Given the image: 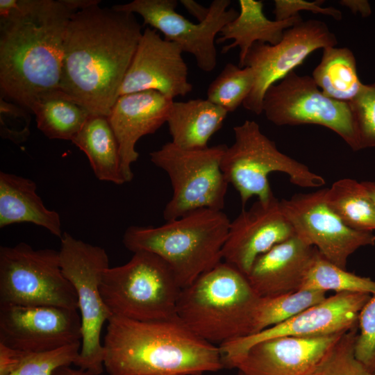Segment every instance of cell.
Returning <instances> with one entry per match:
<instances>
[{"label": "cell", "mask_w": 375, "mask_h": 375, "mask_svg": "<svg viewBox=\"0 0 375 375\" xmlns=\"http://www.w3.org/2000/svg\"><path fill=\"white\" fill-rule=\"evenodd\" d=\"M180 47L162 38L151 27L143 31L119 96L147 90L157 91L174 99L185 96L193 87Z\"/></svg>", "instance_id": "17"}, {"label": "cell", "mask_w": 375, "mask_h": 375, "mask_svg": "<svg viewBox=\"0 0 375 375\" xmlns=\"http://www.w3.org/2000/svg\"><path fill=\"white\" fill-rule=\"evenodd\" d=\"M238 375H243L242 373L239 372Z\"/></svg>", "instance_id": "45"}, {"label": "cell", "mask_w": 375, "mask_h": 375, "mask_svg": "<svg viewBox=\"0 0 375 375\" xmlns=\"http://www.w3.org/2000/svg\"><path fill=\"white\" fill-rule=\"evenodd\" d=\"M337 44L327 24L317 19L302 20L286 29L276 44L254 43L244 63L254 74L253 86L242 103L244 108L257 115L262 114L264 96L270 86L294 71L314 51Z\"/></svg>", "instance_id": "13"}, {"label": "cell", "mask_w": 375, "mask_h": 375, "mask_svg": "<svg viewBox=\"0 0 375 375\" xmlns=\"http://www.w3.org/2000/svg\"><path fill=\"white\" fill-rule=\"evenodd\" d=\"M331 209L349 228L364 232L375 230V203L362 182L342 178L326 188Z\"/></svg>", "instance_id": "28"}, {"label": "cell", "mask_w": 375, "mask_h": 375, "mask_svg": "<svg viewBox=\"0 0 375 375\" xmlns=\"http://www.w3.org/2000/svg\"><path fill=\"white\" fill-rule=\"evenodd\" d=\"M81 342L60 348L26 352L19 367L11 375H54L60 367L74 364L80 352Z\"/></svg>", "instance_id": "33"}, {"label": "cell", "mask_w": 375, "mask_h": 375, "mask_svg": "<svg viewBox=\"0 0 375 375\" xmlns=\"http://www.w3.org/2000/svg\"><path fill=\"white\" fill-rule=\"evenodd\" d=\"M326 191L323 188L283 199L281 209L297 238L316 248L331 262L346 269L351 255L375 244V235L347 226L328 206Z\"/></svg>", "instance_id": "14"}, {"label": "cell", "mask_w": 375, "mask_h": 375, "mask_svg": "<svg viewBox=\"0 0 375 375\" xmlns=\"http://www.w3.org/2000/svg\"><path fill=\"white\" fill-rule=\"evenodd\" d=\"M324 1H307L303 0H275L274 14L275 20L283 21L299 15L300 11H310L330 16L336 20L342 19L340 10L333 8L322 6Z\"/></svg>", "instance_id": "37"}, {"label": "cell", "mask_w": 375, "mask_h": 375, "mask_svg": "<svg viewBox=\"0 0 375 375\" xmlns=\"http://www.w3.org/2000/svg\"><path fill=\"white\" fill-rule=\"evenodd\" d=\"M54 375H93L88 372L82 369H74L69 366L62 367L59 368Z\"/></svg>", "instance_id": "43"}, {"label": "cell", "mask_w": 375, "mask_h": 375, "mask_svg": "<svg viewBox=\"0 0 375 375\" xmlns=\"http://www.w3.org/2000/svg\"><path fill=\"white\" fill-rule=\"evenodd\" d=\"M233 131L235 141L227 146L221 169L228 184L238 192L242 206L253 197L266 201L274 196L268 179L272 172L287 174L292 184L301 188L325 185L322 176L280 151L255 121L245 120Z\"/></svg>", "instance_id": "7"}, {"label": "cell", "mask_w": 375, "mask_h": 375, "mask_svg": "<svg viewBox=\"0 0 375 375\" xmlns=\"http://www.w3.org/2000/svg\"><path fill=\"white\" fill-rule=\"evenodd\" d=\"M173 101L157 91L147 90L119 96L111 108L107 117L118 142L126 183L133 178L131 165L139 157L138 141L167 122Z\"/></svg>", "instance_id": "20"}, {"label": "cell", "mask_w": 375, "mask_h": 375, "mask_svg": "<svg viewBox=\"0 0 375 375\" xmlns=\"http://www.w3.org/2000/svg\"><path fill=\"white\" fill-rule=\"evenodd\" d=\"M62 2L72 12H76L85 10L89 7L99 5L101 1L99 0H61Z\"/></svg>", "instance_id": "41"}, {"label": "cell", "mask_w": 375, "mask_h": 375, "mask_svg": "<svg viewBox=\"0 0 375 375\" xmlns=\"http://www.w3.org/2000/svg\"><path fill=\"white\" fill-rule=\"evenodd\" d=\"M294 235L280 200L274 195L266 201L258 200L231 221L223 260L247 276L260 256Z\"/></svg>", "instance_id": "18"}, {"label": "cell", "mask_w": 375, "mask_h": 375, "mask_svg": "<svg viewBox=\"0 0 375 375\" xmlns=\"http://www.w3.org/2000/svg\"><path fill=\"white\" fill-rule=\"evenodd\" d=\"M358 326L345 332L307 375H374L355 356Z\"/></svg>", "instance_id": "32"}, {"label": "cell", "mask_w": 375, "mask_h": 375, "mask_svg": "<svg viewBox=\"0 0 375 375\" xmlns=\"http://www.w3.org/2000/svg\"><path fill=\"white\" fill-rule=\"evenodd\" d=\"M363 185L365 187L368 194L375 203V182L374 181H362Z\"/></svg>", "instance_id": "44"}, {"label": "cell", "mask_w": 375, "mask_h": 375, "mask_svg": "<svg viewBox=\"0 0 375 375\" xmlns=\"http://www.w3.org/2000/svg\"><path fill=\"white\" fill-rule=\"evenodd\" d=\"M262 112L276 126L316 124L334 131L353 151H358L351 110L348 103L326 96L312 76L290 72L270 86Z\"/></svg>", "instance_id": "11"}, {"label": "cell", "mask_w": 375, "mask_h": 375, "mask_svg": "<svg viewBox=\"0 0 375 375\" xmlns=\"http://www.w3.org/2000/svg\"><path fill=\"white\" fill-rule=\"evenodd\" d=\"M238 4V15L223 27L216 43L233 40L224 46L222 52L226 53L238 47L240 67H244L245 58L254 43L276 44L282 40L286 29L303 20L299 15L283 21L270 20L263 12L262 1L240 0Z\"/></svg>", "instance_id": "23"}, {"label": "cell", "mask_w": 375, "mask_h": 375, "mask_svg": "<svg viewBox=\"0 0 375 375\" xmlns=\"http://www.w3.org/2000/svg\"><path fill=\"white\" fill-rule=\"evenodd\" d=\"M359 150L375 147V82L365 84L350 103Z\"/></svg>", "instance_id": "34"}, {"label": "cell", "mask_w": 375, "mask_h": 375, "mask_svg": "<svg viewBox=\"0 0 375 375\" xmlns=\"http://www.w3.org/2000/svg\"><path fill=\"white\" fill-rule=\"evenodd\" d=\"M26 353L0 343V375H11L14 373Z\"/></svg>", "instance_id": "38"}, {"label": "cell", "mask_w": 375, "mask_h": 375, "mask_svg": "<svg viewBox=\"0 0 375 375\" xmlns=\"http://www.w3.org/2000/svg\"><path fill=\"white\" fill-rule=\"evenodd\" d=\"M228 112L207 99L173 101L167 121L172 142L185 149L208 147Z\"/></svg>", "instance_id": "24"}, {"label": "cell", "mask_w": 375, "mask_h": 375, "mask_svg": "<svg viewBox=\"0 0 375 375\" xmlns=\"http://www.w3.org/2000/svg\"><path fill=\"white\" fill-rule=\"evenodd\" d=\"M181 290L168 265L144 251L133 253L126 264L109 267L100 286L112 315L144 322L176 316Z\"/></svg>", "instance_id": "6"}, {"label": "cell", "mask_w": 375, "mask_h": 375, "mask_svg": "<svg viewBox=\"0 0 375 375\" xmlns=\"http://www.w3.org/2000/svg\"><path fill=\"white\" fill-rule=\"evenodd\" d=\"M55 306L78 310L64 275L59 251L34 249L25 242L0 247V305Z\"/></svg>", "instance_id": "10"}, {"label": "cell", "mask_w": 375, "mask_h": 375, "mask_svg": "<svg viewBox=\"0 0 375 375\" xmlns=\"http://www.w3.org/2000/svg\"><path fill=\"white\" fill-rule=\"evenodd\" d=\"M28 222L62 237L60 215L48 209L30 178L0 172V228Z\"/></svg>", "instance_id": "22"}, {"label": "cell", "mask_w": 375, "mask_h": 375, "mask_svg": "<svg viewBox=\"0 0 375 375\" xmlns=\"http://www.w3.org/2000/svg\"><path fill=\"white\" fill-rule=\"evenodd\" d=\"M60 241V266L76 291L81 312V346L74 365L99 375L104 367L101 331L112 316L100 290L103 275L109 267L108 256L102 247L78 240L67 232Z\"/></svg>", "instance_id": "8"}, {"label": "cell", "mask_w": 375, "mask_h": 375, "mask_svg": "<svg viewBox=\"0 0 375 375\" xmlns=\"http://www.w3.org/2000/svg\"><path fill=\"white\" fill-rule=\"evenodd\" d=\"M374 375H375V373H374Z\"/></svg>", "instance_id": "46"}, {"label": "cell", "mask_w": 375, "mask_h": 375, "mask_svg": "<svg viewBox=\"0 0 375 375\" xmlns=\"http://www.w3.org/2000/svg\"><path fill=\"white\" fill-rule=\"evenodd\" d=\"M299 290L373 294L375 293V281L334 265L316 249Z\"/></svg>", "instance_id": "29"}, {"label": "cell", "mask_w": 375, "mask_h": 375, "mask_svg": "<svg viewBox=\"0 0 375 375\" xmlns=\"http://www.w3.org/2000/svg\"><path fill=\"white\" fill-rule=\"evenodd\" d=\"M226 147L185 149L169 142L150 153L151 161L167 174L173 189L163 210L166 222L200 209L223 210L228 183L221 161Z\"/></svg>", "instance_id": "9"}, {"label": "cell", "mask_w": 375, "mask_h": 375, "mask_svg": "<svg viewBox=\"0 0 375 375\" xmlns=\"http://www.w3.org/2000/svg\"><path fill=\"white\" fill-rule=\"evenodd\" d=\"M230 223L222 210L200 209L159 226H131L122 242L133 253L160 257L183 289L223 261Z\"/></svg>", "instance_id": "4"}, {"label": "cell", "mask_w": 375, "mask_h": 375, "mask_svg": "<svg viewBox=\"0 0 375 375\" xmlns=\"http://www.w3.org/2000/svg\"><path fill=\"white\" fill-rule=\"evenodd\" d=\"M73 13L61 0H17L0 19L1 97L30 110L41 97L59 90Z\"/></svg>", "instance_id": "2"}, {"label": "cell", "mask_w": 375, "mask_h": 375, "mask_svg": "<svg viewBox=\"0 0 375 375\" xmlns=\"http://www.w3.org/2000/svg\"><path fill=\"white\" fill-rule=\"evenodd\" d=\"M253 83L251 68L227 63L209 85L207 99L227 112H233L249 96Z\"/></svg>", "instance_id": "31"}, {"label": "cell", "mask_w": 375, "mask_h": 375, "mask_svg": "<svg viewBox=\"0 0 375 375\" xmlns=\"http://www.w3.org/2000/svg\"><path fill=\"white\" fill-rule=\"evenodd\" d=\"M77 310L55 306L0 305V343L40 352L81 342Z\"/></svg>", "instance_id": "16"}, {"label": "cell", "mask_w": 375, "mask_h": 375, "mask_svg": "<svg viewBox=\"0 0 375 375\" xmlns=\"http://www.w3.org/2000/svg\"><path fill=\"white\" fill-rule=\"evenodd\" d=\"M326 293L319 290H299L273 297H260L256 308L252 335L283 323L319 303L326 298Z\"/></svg>", "instance_id": "30"}, {"label": "cell", "mask_w": 375, "mask_h": 375, "mask_svg": "<svg viewBox=\"0 0 375 375\" xmlns=\"http://www.w3.org/2000/svg\"><path fill=\"white\" fill-rule=\"evenodd\" d=\"M72 142L86 155L99 180L117 185L126 183L118 142L107 116L91 115Z\"/></svg>", "instance_id": "25"}, {"label": "cell", "mask_w": 375, "mask_h": 375, "mask_svg": "<svg viewBox=\"0 0 375 375\" xmlns=\"http://www.w3.org/2000/svg\"><path fill=\"white\" fill-rule=\"evenodd\" d=\"M354 353L359 361L375 373V293L359 313Z\"/></svg>", "instance_id": "35"}, {"label": "cell", "mask_w": 375, "mask_h": 375, "mask_svg": "<svg viewBox=\"0 0 375 375\" xmlns=\"http://www.w3.org/2000/svg\"><path fill=\"white\" fill-rule=\"evenodd\" d=\"M312 77L326 96L348 103L365 85L358 75L356 58L347 47L324 48L321 61L313 70Z\"/></svg>", "instance_id": "26"}, {"label": "cell", "mask_w": 375, "mask_h": 375, "mask_svg": "<svg viewBox=\"0 0 375 375\" xmlns=\"http://www.w3.org/2000/svg\"><path fill=\"white\" fill-rule=\"evenodd\" d=\"M31 118L26 109L0 98V135L15 144L25 142L30 135Z\"/></svg>", "instance_id": "36"}, {"label": "cell", "mask_w": 375, "mask_h": 375, "mask_svg": "<svg viewBox=\"0 0 375 375\" xmlns=\"http://www.w3.org/2000/svg\"><path fill=\"white\" fill-rule=\"evenodd\" d=\"M372 294L335 293L292 318L219 346L224 367L252 345L281 336L309 337L345 333L358 326L359 313Z\"/></svg>", "instance_id": "15"}, {"label": "cell", "mask_w": 375, "mask_h": 375, "mask_svg": "<svg viewBox=\"0 0 375 375\" xmlns=\"http://www.w3.org/2000/svg\"><path fill=\"white\" fill-rule=\"evenodd\" d=\"M180 3L194 17L202 22L208 16L210 7H205L194 0H181Z\"/></svg>", "instance_id": "40"}, {"label": "cell", "mask_w": 375, "mask_h": 375, "mask_svg": "<svg viewBox=\"0 0 375 375\" xmlns=\"http://www.w3.org/2000/svg\"><path fill=\"white\" fill-rule=\"evenodd\" d=\"M30 110L35 116L38 129L46 137L71 142L91 115L60 90L41 97Z\"/></svg>", "instance_id": "27"}, {"label": "cell", "mask_w": 375, "mask_h": 375, "mask_svg": "<svg viewBox=\"0 0 375 375\" xmlns=\"http://www.w3.org/2000/svg\"><path fill=\"white\" fill-rule=\"evenodd\" d=\"M315 250L294 235L260 256L247 279L260 297L299 290Z\"/></svg>", "instance_id": "21"}, {"label": "cell", "mask_w": 375, "mask_h": 375, "mask_svg": "<svg viewBox=\"0 0 375 375\" xmlns=\"http://www.w3.org/2000/svg\"><path fill=\"white\" fill-rule=\"evenodd\" d=\"M133 13L99 5L74 12L65 35L59 90L108 116L142 35Z\"/></svg>", "instance_id": "1"}, {"label": "cell", "mask_w": 375, "mask_h": 375, "mask_svg": "<svg viewBox=\"0 0 375 375\" xmlns=\"http://www.w3.org/2000/svg\"><path fill=\"white\" fill-rule=\"evenodd\" d=\"M230 0H214L208 17L194 24L176 11V0H134L117 4L114 9L140 15L144 25L160 31L167 40L177 44L183 52L192 55L199 68L212 72L217 65L215 38L238 12L229 8Z\"/></svg>", "instance_id": "12"}, {"label": "cell", "mask_w": 375, "mask_h": 375, "mask_svg": "<svg viewBox=\"0 0 375 375\" xmlns=\"http://www.w3.org/2000/svg\"><path fill=\"white\" fill-rule=\"evenodd\" d=\"M339 3L347 7L355 15L359 13L362 17H367L372 13L367 0H341Z\"/></svg>", "instance_id": "39"}, {"label": "cell", "mask_w": 375, "mask_h": 375, "mask_svg": "<svg viewBox=\"0 0 375 375\" xmlns=\"http://www.w3.org/2000/svg\"><path fill=\"white\" fill-rule=\"evenodd\" d=\"M17 3V0H0V19L8 17Z\"/></svg>", "instance_id": "42"}, {"label": "cell", "mask_w": 375, "mask_h": 375, "mask_svg": "<svg viewBox=\"0 0 375 375\" xmlns=\"http://www.w3.org/2000/svg\"><path fill=\"white\" fill-rule=\"evenodd\" d=\"M259 298L247 276L222 261L181 290L176 316L196 335L219 346L253 333Z\"/></svg>", "instance_id": "5"}, {"label": "cell", "mask_w": 375, "mask_h": 375, "mask_svg": "<svg viewBox=\"0 0 375 375\" xmlns=\"http://www.w3.org/2000/svg\"><path fill=\"white\" fill-rule=\"evenodd\" d=\"M103 346L108 375H201L224 368L219 346L177 316L144 322L112 315Z\"/></svg>", "instance_id": "3"}, {"label": "cell", "mask_w": 375, "mask_h": 375, "mask_svg": "<svg viewBox=\"0 0 375 375\" xmlns=\"http://www.w3.org/2000/svg\"><path fill=\"white\" fill-rule=\"evenodd\" d=\"M344 333L263 340L233 360L227 368H236L243 375H307Z\"/></svg>", "instance_id": "19"}]
</instances>
